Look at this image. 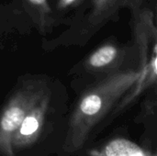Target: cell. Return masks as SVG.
<instances>
[{
	"label": "cell",
	"mask_w": 157,
	"mask_h": 156,
	"mask_svg": "<svg viewBox=\"0 0 157 156\" xmlns=\"http://www.w3.org/2000/svg\"><path fill=\"white\" fill-rule=\"evenodd\" d=\"M141 76V70L117 72L86 91L70 117L63 151L67 154L81 151L98 123L134 86Z\"/></svg>",
	"instance_id": "6da1fadb"
},
{
	"label": "cell",
	"mask_w": 157,
	"mask_h": 156,
	"mask_svg": "<svg viewBox=\"0 0 157 156\" xmlns=\"http://www.w3.org/2000/svg\"><path fill=\"white\" fill-rule=\"evenodd\" d=\"M48 90L42 83L32 81L11 96L0 113V156H16L11 148L12 138L29 109Z\"/></svg>",
	"instance_id": "7a4b0ae2"
},
{
	"label": "cell",
	"mask_w": 157,
	"mask_h": 156,
	"mask_svg": "<svg viewBox=\"0 0 157 156\" xmlns=\"http://www.w3.org/2000/svg\"><path fill=\"white\" fill-rule=\"evenodd\" d=\"M51 95L49 90L29 109L20 126L14 134L11 148L14 154L34 147L40 142L44 132L50 108Z\"/></svg>",
	"instance_id": "3957f363"
},
{
	"label": "cell",
	"mask_w": 157,
	"mask_h": 156,
	"mask_svg": "<svg viewBox=\"0 0 157 156\" xmlns=\"http://www.w3.org/2000/svg\"><path fill=\"white\" fill-rule=\"evenodd\" d=\"M90 156H156L155 152L144 148L126 138H114L88 152Z\"/></svg>",
	"instance_id": "277c9868"
},
{
	"label": "cell",
	"mask_w": 157,
	"mask_h": 156,
	"mask_svg": "<svg viewBox=\"0 0 157 156\" xmlns=\"http://www.w3.org/2000/svg\"><path fill=\"white\" fill-rule=\"evenodd\" d=\"M143 0H93V8L89 17L92 25H99L109 19L124 7L137 9Z\"/></svg>",
	"instance_id": "5b68a950"
},
{
	"label": "cell",
	"mask_w": 157,
	"mask_h": 156,
	"mask_svg": "<svg viewBox=\"0 0 157 156\" xmlns=\"http://www.w3.org/2000/svg\"><path fill=\"white\" fill-rule=\"evenodd\" d=\"M119 56V50L113 45H105L94 51L87 60L91 69L105 68L113 63Z\"/></svg>",
	"instance_id": "8992f818"
},
{
	"label": "cell",
	"mask_w": 157,
	"mask_h": 156,
	"mask_svg": "<svg viewBox=\"0 0 157 156\" xmlns=\"http://www.w3.org/2000/svg\"><path fill=\"white\" fill-rule=\"evenodd\" d=\"M29 3H31L34 6L40 8L43 12H48L50 11V7L48 6L47 0H29Z\"/></svg>",
	"instance_id": "52a82bcc"
},
{
	"label": "cell",
	"mask_w": 157,
	"mask_h": 156,
	"mask_svg": "<svg viewBox=\"0 0 157 156\" xmlns=\"http://www.w3.org/2000/svg\"><path fill=\"white\" fill-rule=\"evenodd\" d=\"M77 0H59V3H58V7L59 8H65L73 4H75Z\"/></svg>",
	"instance_id": "ba28073f"
}]
</instances>
